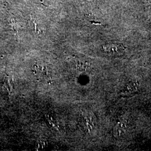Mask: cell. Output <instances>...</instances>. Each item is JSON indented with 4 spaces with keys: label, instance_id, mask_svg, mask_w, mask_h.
<instances>
[{
    "label": "cell",
    "instance_id": "cell-1",
    "mask_svg": "<svg viewBox=\"0 0 151 151\" xmlns=\"http://www.w3.org/2000/svg\"><path fill=\"white\" fill-rule=\"evenodd\" d=\"M33 73L39 80L48 81L51 78V73L48 67L43 64H35L33 66Z\"/></svg>",
    "mask_w": 151,
    "mask_h": 151
},
{
    "label": "cell",
    "instance_id": "cell-2",
    "mask_svg": "<svg viewBox=\"0 0 151 151\" xmlns=\"http://www.w3.org/2000/svg\"><path fill=\"white\" fill-rule=\"evenodd\" d=\"M127 129V121L125 120H121L115 125L113 129L114 137L119 139L123 137L126 133Z\"/></svg>",
    "mask_w": 151,
    "mask_h": 151
},
{
    "label": "cell",
    "instance_id": "cell-3",
    "mask_svg": "<svg viewBox=\"0 0 151 151\" xmlns=\"http://www.w3.org/2000/svg\"><path fill=\"white\" fill-rule=\"evenodd\" d=\"M103 49L105 53L108 54H116L123 52L125 47L122 44L111 43L104 45Z\"/></svg>",
    "mask_w": 151,
    "mask_h": 151
},
{
    "label": "cell",
    "instance_id": "cell-4",
    "mask_svg": "<svg viewBox=\"0 0 151 151\" xmlns=\"http://www.w3.org/2000/svg\"><path fill=\"white\" fill-rule=\"evenodd\" d=\"M139 87V83L138 81H132L128 83L123 90L122 93L124 95H128L137 91Z\"/></svg>",
    "mask_w": 151,
    "mask_h": 151
},
{
    "label": "cell",
    "instance_id": "cell-5",
    "mask_svg": "<svg viewBox=\"0 0 151 151\" xmlns=\"http://www.w3.org/2000/svg\"><path fill=\"white\" fill-rule=\"evenodd\" d=\"M75 67L76 69L79 70H86L90 68V65L88 63L81 61L76 60L75 62Z\"/></svg>",
    "mask_w": 151,
    "mask_h": 151
}]
</instances>
